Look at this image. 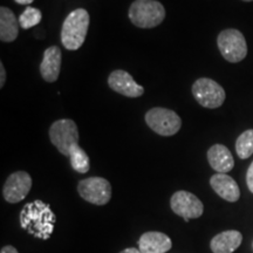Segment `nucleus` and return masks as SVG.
<instances>
[{
    "instance_id": "17",
    "label": "nucleus",
    "mask_w": 253,
    "mask_h": 253,
    "mask_svg": "<svg viewBox=\"0 0 253 253\" xmlns=\"http://www.w3.org/2000/svg\"><path fill=\"white\" fill-rule=\"evenodd\" d=\"M236 151L242 160H246L253 154V129H249L239 136L236 142Z\"/></svg>"
},
{
    "instance_id": "14",
    "label": "nucleus",
    "mask_w": 253,
    "mask_h": 253,
    "mask_svg": "<svg viewBox=\"0 0 253 253\" xmlns=\"http://www.w3.org/2000/svg\"><path fill=\"white\" fill-rule=\"evenodd\" d=\"M208 161L218 173H227L235 167L232 154L223 144H214L208 151Z\"/></svg>"
},
{
    "instance_id": "5",
    "label": "nucleus",
    "mask_w": 253,
    "mask_h": 253,
    "mask_svg": "<svg viewBox=\"0 0 253 253\" xmlns=\"http://www.w3.org/2000/svg\"><path fill=\"white\" fill-rule=\"evenodd\" d=\"M217 43L221 55L229 62L236 63L242 61L248 54V45L244 36L242 32L233 28L220 32Z\"/></svg>"
},
{
    "instance_id": "4",
    "label": "nucleus",
    "mask_w": 253,
    "mask_h": 253,
    "mask_svg": "<svg viewBox=\"0 0 253 253\" xmlns=\"http://www.w3.org/2000/svg\"><path fill=\"white\" fill-rule=\"evenodd\" d=\"M145 122L151 130L161 136H173L179 131L182 120L173 110L167 108H153L145 114Z\"/></svg>"
},
{
    "instance_id": "19",
    "label": "nucleus",
    "mask_w": 253,
    "mask_h": 253,
    "mask_svg": "<svg viewBox=\"0 0 253 253\" xmlns=\"http://www.w3.org/2000/svg\"><path fill=\"white\" fill-rule=\"evenodd\" d=\"M41 18H42V14H41L40 9L34 7H27L21 13L20 17H19V24H20L21 28L28 30V28H32L39 24L41 21Z\"/></svg>"
},
{
    "instance_id": "7",
    "label": "nucleus",
    "mask_w": 253,
    "mask_h": 253,
    "mask_svg": "<svg viewBox=\"0 0 253 253\" xmlns=\"http://www.w3.org/2000/svg\"><path fill=\"white\" fill-rule=\"evenodd\" d=\"M78 192L88 203L106 205L112 198V185L102 177H89L79 182Z\"/></svg>"
},
{
    "instance_id": "18",
    "label": "nucleus",
    "mask_w": 253,
    "mask_h": 253,
    "mask_svg": "<svg viewBox=\"0 0 253 253\" xmlns=\"http://www.w3.org/2000/svg\"><path fill=\"white\" fill-rule=\"evenodd\" d=\"M71 160V166L75 171L80 173H86L90 169V161L86 151L81 147H78L77 149L73 150V153L69 156Z\"/></svg>"
},
{
    "instance_id": "23",
    "label": "nucleus",
    "mask_w": 253,
    "mask_h": 253,
    "mask_svg": "<svg viewBox=\"0 0 253 253\" xmlns=\"http://www.w3.org/2000/svg\"><path fill=\"white\" fill-rule=\"evenodd\" d=\"M120 253H142L140 251V249H135V248H129V249H126L121 251Z\"/></svg>"
},
{
    "instance_id": "3",
    "label": "nucleus",
    "mask_w": 253,
    "mask_h": 253,
    "mask_svg": "<svg viewBox=\"0 0 253 253\" xmlns=\"http://www.w3.org/2000/svg\"><path fill=\"white\" fill-rule=\"evenodd\" d=\"M79 131L77 123L73 120L63 119L55 121L49 128V140L63 156H71L79 145Z\"/></svg>"
},
{
    "instance_id": "1",
    "label": "nucleus",
    "mask_w": 253,
    "mask_h": 253,
    "mask_svg": "<svg viewBox=\"0 0 253 253\" xmlns=\"http://www.w3.org/2000/svg\"><path fill=\"white\" fill-rule=\"evenodd\" d=\"M89 21V14L84 8H78L67 15L61 28V42L66 49L77 50L84 45Z\"/></svg>"
},
{
    "instance_id": "24",
    "label": "nucleus",
    "mask_w": 253,
    "mask_h": 253,
    "mask_svg": "<svg viewBox=\"0 0 253 253\" xmlns=\"http://www.w3.org/2000/svg\"><path fill=\"white\" fill-rule=\"evenodd\" d=\"M14 1L19 5H30L34 1V0H14Z\"/></svg>"
},
{
    "instance_id": "8",
    "label": "nucleus",
    "mask_w": 253,
    "mask_h": 253,
    "mask_svg": "<svg viewBox=\"0 0 253 253\" xmlns=\"http://www.w3.org/2000/svg\"><path fill=\"white\" fill-rule=\"evenodd\" d=\"M170 207L177 216L183 217L185 221L199 218L204 212V205L201 199L191 192L184 191V190L177 191L171 196Z\"/></svg>"
},
{
    "instance_id": "21",
    "label": "nucleus",
    "mask_w": 253,
    "mask_h": 253,
    "mask_svg": "<svg viewBox=\"0 0 253 253\" xmlns=\"http://www.w3.org/2000/svg\"><path fill=\"white\" fill-rule=\"evenodd\" d=\"M6 81V72H5V67L2 63H0V87H4Z\"/></svg>"
},
{
    "instance_id": "22",
    "label": "nucleus",
    "mask_w": 253,
    "mask_h": 253,
    "mask_svg": "<svg viewBox=\"0 0 253 253\" xmlns=\"http://www.w3.org/2000/svg\"><path fill=\"white\" fill-rule=\"evenodd\" d=\"M0 253H19V252L17 251V249L13 248V246L7 245V246H4V248L1 249Z\"/></svg>"
},
{
    "instance_id": "20",
    "label": "nucleus",
    "mask_w": 253,
    "mask_h": 253,
    "mask_svg": "<svg viewBox=\"0 0 253 253\" xmlns=\"http://www.w3.org/2000/svg\"><path fill=\"white\" fill-rule=\"evenodd\" d=\"M246 183H248L250 191L253 194V162L251 163V166H250L249 170H248V175H246Z\"/></svg>"
},
{
    "instance_id": "12",
    "label": "nucleus",
    "mask_w": 253,
    "mask_h": 253,
    "mask_svg": "<svg viewBox=\"0 0 253 253\" xmlns=\"http://www.w3.org/2000/svg\"><path fill=\"white\" fill-rule=\"evenodd\" d=\"M171 246V239L166 233L157 231L145 232L138 240V249L142 253H166Z\"/></svg>"
},
{
    "instance_id": "15",
    "label": "nucleus",
    "mask_w": 253,
    "mask_h": 253,
    "mask_svg": "<svg viewBox=\"0 0 253 253\" xmlns=\"http://www.w3.org/2000/svg\"><path fill=\"white\" fill-rule=\"evenodd\" d=\"M243 242V236L239 231L229 230L218 233L210 243L213 253H233Z\"/></svg>"
},
{
    "instance_id": "11",
    "label": "nucleus",
    "mask_w": 253,
    "mask_h": 253,
    "mask_svg": "<svg viewBox=\"0 0 253 253\" xmlns=\"http://www.w3.org/2000/svg\"><path fill=\"white\" fill-rule=\"evenodd\" d=\"M62 54L58 46L48 47L43 53L42 61L40 63L41 77L47 82H55L58 80L61 69Z\"/></svg>"
},
{
    "instance_id": "16",
    "label": "nucleus",
    "mask_w": 253,
    "mask_h": 253,
    "mask_svg": "<svg viewBox=\"0 0 253 253\" xmlns=\"http://www.w3.org/2000/svg\"><path fill=\"white\" fill-rule=\"evenodd\" d=\"M20 24L13 12L2 6L0 8V40L2 42H12L18 38Z\"/></svg>"
},
{
    "instance_id": "13",
    "label": "nucleus",
    "mask_w": 253,
    "mask_h": 253,
    "mask_svg": "<svg viewBox=\"0 0 253 253\" xmlns=\"http://www.w3.org/2000/svg\"><path fill=\"white\" fill-rule=\"evenodd\" d=\"M210 184L214 192L221 198L231 203H235L240 197L239 186L235 179L226 173H216L211 177Z\"/></svg>"
},
{
    "instance_id": "6",
    "label": "nucleus",
    "mask_w": 253,
    "mask_h": 253,
    "mask_svg": "<svg viewBox=\"0 0 253 253\" xmlns=\"http://www.w3.org/2000/svg\"><path fill=\"white\" fill-rule=\"evenodd\" d=\"M192 95L202 107L216 109L225 101V90L216 81L208 78L198 79L192 86Z\"/></svg>"
},
{
    "instance_id": "10",
    "label": "nucleus",
    "mask_w": 253,
    "mask_h": 253,
    "mask_svg": "<svg viewBox=\"0 0 253 253\" xmlns=\"http://www.w3.org/2000/svg\"><path fill=\"white\" fill-rule=\"evenodd\" d=\"M108 84L114 91L128 97H138L144 93V88L136 84L128 72L114 71L108 78Z\"/></svg>"
},
{
    "instance_id": "2",
    "label": "nucleus",
    "mask_w": 253,
    "mask_h": 253,
    "mask_svg": "<svg viewBox=\"0 0 253 253\" xmlns=\"http://www.w3.org/2000/svg\"><path fill=\"white\" fill-rule=\"evenodd\" d=\"M166 18L164 6L157 0H135L129 8V19L136 27L154 28Z\"/></svg>"
},
{
    "instance_id": "25",
    "label": "nucleus",
    "mask_w": 253,
    "mask_h": 253,
    "mask_svg": "<svg viewBox=\"0 0 253 253\" xmlns=\"http://www.w3.org/2000/svg\"><path fill=\"white\" fill-rule=\"evenodd\" d=\"M244 1H252V0H244Z\"/></svg>"
},
{
    "instance_id": "9",
    "label": "nucleus",
    "mask_w": 253,
    "mask_h": 253,
    "mask_svg": "<svg viewBox=\"0 0 253 253\" xmlns=\"http://www.w3.org/2000/svg\"><path fill=\"white\" fill-rule=\"evenodd\" d=\"M32 178L26 171H17L12 173L5 182L2 188V196L5 201L11 204L24 201L31 191Z\"/></svg>"
}]
</instances>
